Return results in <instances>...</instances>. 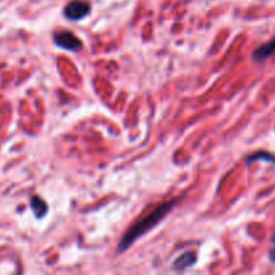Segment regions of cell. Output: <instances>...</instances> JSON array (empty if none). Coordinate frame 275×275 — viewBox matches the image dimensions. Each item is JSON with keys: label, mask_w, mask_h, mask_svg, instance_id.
Instances as JSON below:
<instances>
[{"label": "cell", "mask_w": 275, "mask_h": 275, "mask_svg": "<svg viewBox=\"0 0 275 275\" xmlns=\"http://www.w3.org/2000/svg\"><path fill=\"white\" fill-rule=\"evenodd\" d=\"M176 204H177V200L167 201V203L161 204V206L157 207L156 210L152 211L151 213H148L145 217H142L141 220L136 222V223L125 232L124 236L121 237V241L120 243H118L117 247L118 254L126 251L127 248L131 247L132 244L137 241V239H140L142 235L146 234L149 230L155 228L156 226H157V224L160 223L169 212H171V210H172Z\"/></svg>", "instance_id": "1"}, {"label": "cell", "mask_w": 275, "mask_h": 275, "mask_svg": "<svg viewBox=\"0 0 275 275\" xmlns=\"http://www.w3.org/2000/svg\"><path fill=\"white\" fill-rule=\"evenodd\" d=\"M90 11H91L90 4L85 0H71L65 7L63 14L69 21L78 22L82 21L83 17H86L90 14Z\"/></svg>", "instance_id": "2"}, {"label": "cell", "mask_w": 275, "mask_h": 275, "mask_svg": "<svg viewBox=\"0 0 275 275\" xmlns=\"http://www.w3.org/2000/svg\"><path fill=\"white\" fill-rule=\"evenodd\" d=\"M55 45L67 51H78L82 48V42L79 41L77 35L70 31H59L54 34Z\"/></svg>", "instance_id": "3"}, {"label": "cell", "mask_w": 275, "mask_h": 275, "mask_svg": "<svg viewBox=\"0 0 275 275\" xmlns=\"http://www.w3.org/2000/svg\"><path fill=\"white\" fill-rule=\"evenodd\" d=\"M272 55H275V38L265 43V45L259 46L258 48H255V51L252 52L251 57L255 62H263V61L268 59Z\"/></svg>", "instance_id": "4"}, {"label": "cell", "mask_w": 275, "mask_h": 275, "mask_svg": "<svg viewBox=\"0 0 275 275\" xmlns=\"http://www.w3.org/2000/svg\"><path fill=\"white\" fill-rule=\"evenodd\" d=\"M197 262V256L195 252H184L179 256V258H176V261L173 262L172 268L173 270H187V268L192 267L195 263Z\"/></svg>", "instance_id": "5"}, {"label": "cell", "mask_w": 275, "mask_h": 275, "mask_svg": "<svg viewBox=\"0 0 275 275\" xmlns=\"http://www.w3.org/2000/svg\"><path fill=\"white\" fill-rule=\"evenodd\" d=\"M30 207H31L32 212H34L36 219H42V217H45L47 215L48 207L45 200L41 199V197L32 196L31 200H30Z\"/></svg>", "instance_id": "6"}, {"label": "cell", "mask_w": 275, "mask_h": 275, "mask_svg": "<svg viewBox=\"0 0 275 275\" xmlns=\"http://www.w3.org/2000/svg\"><path fill=\"white\" fill-rule=\"evenodd\" d=\"M258 160H263V161H267V162H274L275 164V156L265 151L255 152V153H252V155L247 156V158H246V164L248 165V164H251L252 161H258Z\"/></svg>", "instance_id": "7"}, {"label": "cell", "mask_w": 275, "mask_h": 275, "mask_svg": "<svg viewBox=\"0 0 275 275\" xmlns=\"http://www.w3.org/2000/svg\"><path fill=\"white\" fill-rule=\"evenodd\" d=\"M268 259H270L271 263H275V232L271 236V248L268 251Z\"/></svg>", "instance_id": "8"}]
</instances>
